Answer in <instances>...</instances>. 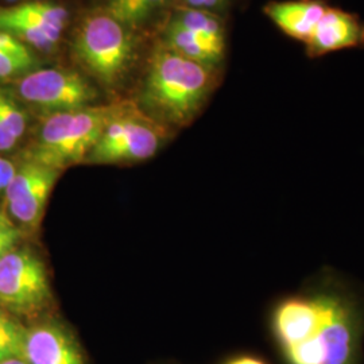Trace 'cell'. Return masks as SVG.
I'll return each mask as SVG.
<instances>
[{
    "label": "cell",
    "mask_w": 364,
    "mask_h": 364,
    "mask_svg": "<svg viewBox=\"0 0 364 364\" xmlns=\"http://www.w3.org/2000/svg\"><path fill=\"white\" fill-rule=\"evenodd\" d=\"M269 326L284 364H363L364 293L335 270L277 299Z\"/></svg>",
    "instance_id": "1"
},
{
    "label": "cell",
    "mask_w": 364,
    "mask_h": 364,
    "mask_svg": "<svg viewBox=\"0 0 364 364\" xmlns=\"http://www.w3.org/2000/svg\"><path fill=\"white\" fill-rule=\"evenodd\" d=\"M220 69L186 60L159 42L151 52L136 105L165 127L189 126L219 85Z\"/></svg>",
    "instance_id": "2"
},
{
    "label": "cell",
    "mask_w": 364,
    "mask_h": 364,
    "mask_svg": "<svg viewBox=\"0 0 364 364\" xmlns=\"http://www.w3.org/2000/svg\"><path fill=\"white\" fill-rule=\"evenodd\" d=\"M117 105H90L42 117L33 141L22 154L23 161L60 171L85 164Z\"/></svg>",
    "instance_id": "3"
},
{
    "label": "cell",
    "mask_w": 364,
    "mask_h": 364,
    "mask_svg": "<svg viewBox=\"0 0 364 364\" xmlns=\"http://www.w3.org/2000/svg\"><path fill=\"white\" fill-rule=\"evenodd\" d=\"M72 53L87 77L114 92L130 77L138 58V41L132 30L102 11L85 16L78 25Z\"/></svg>",
    "instance_id": "4"
},
{
    "label": "cell",
    "mask_w": 364,
    "mask_h": 364,
    "mask_svg": "<svg viewBox=\"0 0 364 364\" xmlns=\"http://www.w3.org/2000/svg\"><path fill=\"white\" fill-rule=\"evenodd\" d=\"M168 127L131 102H119L85 164L123 165L144 162L156 156L166 141Z\"/></svg>",
    "instance_id": "5"
},
{
    "label": "cell",
    "mask_w": 364,
    "mask_h": 364,
    "mask_svg": "<svg viewBox=\"0 0 364 364\" xmlns=\"http://www.w3.org/2000/svg\"><path fill=\"white\" fill-rule=\"evenodd\" d=\"M14 96L41 117L95 105L99 90L90 77L66 68H43L7 84Z\"/></svg>",
    "instance_id": "6"
},
{
    "label": "cell",
    "mask_w": 364,
    "mask_h": 364,
    "mask_svg": "<svg viewBox=\"0 0 364 364\" xmlns=\"http://www.w3.org/2000/svg\"><path fill=\"white\" fill-rule=\"evenodd\" d=\"M52 305V290L43 262L27 247H14L0 259V308L36 317Z\"/></svg>",
    "instance_id": "7"
},
{
    "label": "cell",
    "mask_w": 364,
    "mask_h": 364,
    "mask_svg": "<svg viewBox=\"0 0 364 364\" xmlns=\"http://www.w3.org/2000/svg\"><path fill=\"white\" fill-rule=\"evenodd\" d=\"M70 21L68 9L50 0H28L0 7V31L38 54L58 49Z\"/></svg>",
    "instance_id": "8"
},
{
    "label": "cell",
    "mask_w": 364,
    "mask_h": 364,
    "mask_svg": "<svg viewBox=\"0 0 364 364\" xmlns=\"http://www.w3.org/2000/svg\"><path fill=\"white\" fill-rule=\"evenodd\" d=\"M61 173L37 162L22 161L4 191L6 208L11 221L25 230H37Z\"/></svg>",
    "instance_id": "9"
},
{
    "label": "cell",
    "mask_w": 364,
    "mask_h": 364,
    "mask_svg": "<svg viewBox=\"0 0 364 364\" xmlns=\"http://www.w3.org/2000/svg\"><path fill=\"white\" fill-rule=\"evenodd\" d=\"M364 48V22L355 14L328 7L305 45L308 57L318 58L329 53Z\"/></svg>",
    "instance_id": "10"
},
{
    "label": "cell",
    "mask_w": 364,
    "mask_h": 364,
    "mask_svg": "<svg viewBox=\"0 0 364 364\" xmlns=\"http://www.w3.org/2000/svg\"><path fill=\"white\" fill-rule=\"evenodd\" d=\"M23 360L27 364H84L72 335L64 326L49 321L26 329Z\"/></svg>",
    "instance_id": "11"
},
{
    "label": "cell",
    "mask_w": 364,
    "mask_h": 364,
    "mask_svg": "<svg viewBox=\"0 0 364 364\" xmlns=\"http://www.w3.org/2000/svg\"><path fill=\"white\" fill-rule=\"evenodd\" d=\"M328 7L326 0H275L263 13L285 36L306 45Z\"/></svg>",
    "instance_id": "12"
},
{
    "label": "cell",
    "mask_w": 364,
    "mask_h": 364,
    "mask_svg": "<svg viewBox=\"0 0 364 364\" xmlns=\"http://www.w3.org/2000/svg\"><path fill=\"white\" fill-rule=\"evenodd\" d=\"M171 52L203 65L218 68L225 57V41L207 38L169 22L161 41Z\"/></svg>",
    "instance_id": "13"
},
{
    "label": "cell",
    "mask_w": 364,
    "mask_h": 364,
    "mask_svg": "<svg viewBox=\"0 0 364 364\" xmlns=\"http://www.w3.org/2000/svg\"><path fill=\"white\" fill-rule=\"evenodd\" d=\"M28 109L7 87H0V154L14 150L28 129Z\"/></svg>",
    "instance_id": "14"
},
{
    "label": "cell",
    "mask_w": 364,
    "mask_h": 364,
    "mask_svg": "<svg viewBox=\"0 0 364 364\" xmlns=\"http://www.w3.org/2000/svg\"><path fill=\"white\" fill-rule=\"evenodd\" d=\"M42 66L39 54L13 36L0 31V82H11Z\"/></svg>",
    "instance_id": "15"
},
{
    "label": "cell",
    "mask_w": 364,
    "mask_h": 364,
    "mask_svg": "<svg viewBox=\"0 0 364 364\" xmlns=\"http://www.w3.org/2000/svg\"><path fill=\"white\" fill-rule=\"evenodd\" d=\"M171 0H107L105 11L132 31L144 26Z\"/></svg>",
    "instance_id": "16"
},
{
    "label": "cell",
    "mask_w": 364,
    "mask_h": 364,
    "mask_svg": "<svg viewBox=\"0 0 364 364\" xmlns=\"http://www.w3.org/2000/svg\"><path fill=\"white\" fill-rule=\"evenodd\" d=\"M170 22L198 36L225 41V27L219 14L181 7L170 18Z\"/></svg>",
    "instance_id": "17"
},
{
    "label": "cell",
    "mask_w": 364,
    "mask_h": 364,
    "mask_svg": "<svg viewBox=\"0 0 364 364\" xmlns=\"http://www.w3.org/2000/svg\"><path fill=\"white\" fill-rule=\"evenodd\" d=\"M25 336L26 328L0 308V362L11 358L23 359Z\"/></svg>",
    "instance_id": "18"
},
{
    "label": "cell",
    "mask_w": 364,
    "mask_h": 364,
    "mask_svg": "<svg viewBox=\"0 0 364 364\" xmlns=\"http://www.w3.org/2000/svg\"><path fill=\"white\" fill-rule=\"evenodd\" d=\"M231 0H180L181 7L197 9V10H205L210 13H216L228 6Z\"/></svg>",
    "instance_id": "19"
},
{
    "label": "cell",
    "mask_w": 364,
    "mask_h": 364,
    "mask_svg": "<svg viewBox=\"0 0 364 364\" xmlns=\"http://www.w3.org/2000/svg\"><path fill=\"white\" fill-rule=\"evenodd\" d=\"M16 165L13 161L0 156V192H4L16 173Z\"/></svg>",
    "instance_id": "20"
},
{
    "label": "cell",
    "mask_w": 364,
    "mask_h": 364,
    "mask_svg": "<svg viewBox=\"0 0 364 364\" xmlns=\"http://www.w3.org/2000/svg\"><path fill=\"white\" fill-rule=\"evenodd\" d=\"M21 237V230L18 227L13 228L11 231H9L7 234L0 236V259L11 250L15 247L18 239Z\"/></svg>",
    "instance_id": "21"
},
{
    "label": "cell",
    "mask_w": 364,
    "mask_h": 364,
    "mask_svg": "<svg viewBox=\"0 0 364 364\" xmlns=\"http://www.w3.org/2000/svg\"><path fill=\"white\" fill-rule=\"evenodd\" d=\"M225 364H269L266 360L257 358V356H251V355H242V356H236L234 359L228 360Z\"/></svg>",
    "instance_id": "22"
},
{
    "label": "cell",
    "mask_w": 364,
    "mask_h": 364,
    "mask_svg": "<svg viewBox=\"0 0 364 364\" xmlns=\"http://www.w3.org/2000/svg\"><path fill=\"white\" fill-rule=\"evenodd\" d=\"M0 364H27L22 358H11V359H7V360H3L0 362Z\"/></svg>",
    "instance_id": "23"
},
{
    "label": "cell",
    "mask_w": 364,
    "mask_h": 364,
    "mask_svg": "<svg viewBox=\"0 0 364 364\" xmlns=\"http://www.w3.org/2000/svg\"><path fill=\"white\" fill-rule=\"evenodd\" d=\"M4 1H6V3L10 6V4H16V3H21L22 0H4Z\"/></svg>",
    "instance_id": "24"
},
{
    "label": "cell",
    "mask_w": 364,
    "mask_h": 364,
    "mask_svg": "<svg viewBox=\"0 0 364 364\" xmlns=\"http://www.w3.org/2000/svg\"><path fill=\"white\" fill-rule=\"evenodd\" d=\"M0 216H1V212H0Z\"/></svg>",
    "instance_id": "25"
}]
</instances>
